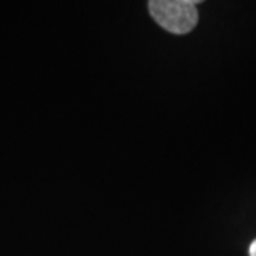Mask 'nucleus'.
<instances>
[{"label":"nucleus","instance_id":"obj_2","mask_svg":"<svg viewBox=\"0 0 256 256\" xmlns=\"http://www.w3.org/2000/svg\"><path fill=\"white\" fill-rule=\"evenodd\" d=\"M249 256H256V239L249 246Z\"/></svg>","mask_w":256,"mask_h":256},{"label":"nucleus","instance_id":"obj_1","mask_svg":"<svg viewBox=\"0 0 256 256\" xmlns=\"http://www.w3.org/2000/svg\"><path fill=\"white\" fill-rule=\"evenodd\" d=\"M196 3L194 0H154L150 2V13L165 30L185 34L198 23Z\"/></svg>","mask_w":256,"mask_h":256}]
</instances>
